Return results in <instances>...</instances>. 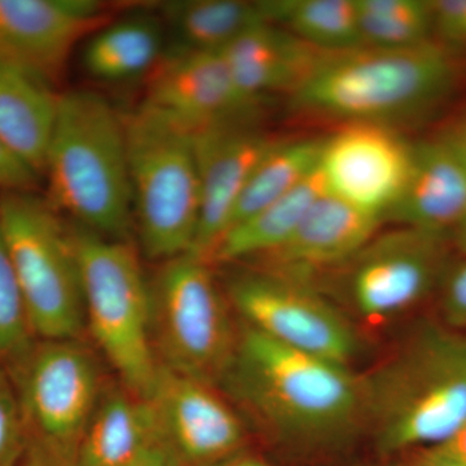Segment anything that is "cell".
<instances>
[{"instance_id": "6da1fadb", "label": "cell", "mask_w": 466, "mask_h": 466, "mask_svg": "<svg viewBox=\"0 0 466 466\" xmlns=\"http://www.w3.org/2000/svg\"><path fill=\"white\" fill-rule=\"evenodd\" d=\"M226 377L276 433L299 444L341 440L363 421V380L349 366L288 348L249 327Z\"/></svg>"}, {"instance_id": "7a4b0ae2", "label": "cell", "mask_w": 466, "mask_h": 466, "mask_svg": "<svg viewBox=\"0 0 466 466\" xmlns=\"http://www.w3.org/2000/svg\"><path fill=\"white\" fill-rule=\"evenodd\" d=\"M456 81L452 52L433 39L403 48L360 46L324 52L291 97L297 108L348 124L390 126L438 108Z\"/></svg>"}, {"instance_id": "3957f363", "label": "cell", "mask_w": 466, "mask_h": 466, "mask_svg": "<svg viewBox=\"0 0 466 466\" xmlns=\"http://www.w3.org/2000/svg\"><path fill=\"white\" fill-rule=\"evenodd\" d=\"M361 380L363 421L381 452L438 446L466 420V334L425 325Z\"/></svg>"}, {"instance_id": "277c9868", "label": "cell", "mask_w": 466, "mask_h": 466, "mask_svg": "<svg viewBox=\"0 0 466 466\" xmlns=\"http://www.w3.org/2000/svg\"><path fill=\"white\" fill-rule=\"evenodd\" d=\"M43 175L58 214L113 240H128L134 225L125 119L96 92L58 96Z\"/></svg>"}, {"instance_id": "5b68a950", "label": "cell", "mask_w": 466, "mask_h": 466, "mask_svg": "<svg viewBox=\"0 0 466 466\" xmlns=\"http://www.w3.org/2000/svg\"><path fill=\"white\" fill-rule=\"evenodd\" d=\"M86 328L125 389L146 400L158 375L152 339V294L130 242L76 226Z\"/></svg>"}, {"instance_id": "8992f818", "label": "cell", "mask_w": 466, "mask_h": 466, "mask_svg": "<svg viewBox=\"0 0 466 466\" xmlns=\"http://www.w3.org/2000/svg\"><path fill=\"white\" fill-rule=\"evenodd\" d=\"M135 227L144 254L170 260L192 250L201 213L192 135L146 109L125 119Z\"/></svg>"}, {"instance_id": "52a82bcc", "label": "cell", "mask_w": 466, "mask_h": 466, "mask_svg": "<svg viewBox=\"0 0 466 466\" xmlns=\"http://www.w3.org/2000/svg\"><path fill=\"white\" fill-rule=\"evenodd\" d=\"M0 231L36 339H79L86 328L72 231L46 198L0 195Z\"/></svg>"}, {"instance_id": "ba28073f", "label": "cell", "mask_w": 466, "mask_h": 466, "mask_svg": "<svg viewBox=\"0 0 466 466\" xmlns=\"http://www.w3.org/2000/svg\"><path fill=\"white\" fill-rule=\"evenodd\" d=\"M150 294L159 364L210 385L226 377L238 337L208 260L192 253L167 260Z\"/></svg>"}, {"instance_id": "9c48e42d", "label": "cell", "mask_w": 466, "mask_h": 466, "mask_svg": "<svg viewBox=\"0 0 466 466\" xmlns=\"http://www.w3.org/2000/svg\"><path fill=\"white\" fill-rule=\"evenodd\" d=\"M16 388L27 450L69 466L101 395L96 360L79 339H36L5 368Z\"/></svg>"}, {"instance_id": "30bf717a", "label": "cell", "mask_w": 466, "mask_h": 466, "mask_svg": "<svg viewBox=\"0 0 466 466\" xmlns=\"http://www.w3.org/2000/svg\"><path fill=\"white\" fill-rule=\"evenodd\" d=\"M449 233L400 226L377 233L345 263V299L364 323L381 325L437 294L451 262Z\"/></svg>"}, {"instance_id": "8fae6325", "label": "cell", "mask_w": 466, "mask_h": 466, "mask_svg": "<svg viewBox=\"0 0 466 466\" xmlns=\"http://www.w3.org/2000/svg\"><path fill=\"white\" fill-rule=\"evenodd\" d=\"M228 291L247 327L272 341L345 366L357 354L349 319L308 281L260 269L233 279Z\"/></svg>"}, {"instance_id": "7c38bea8", "label": "cell", "mask_w": 466, "mask_h": 466, "mask_svg": "<svg viewBox=\"0 0 466 466\" xmlns=\"http://www.w3.org/2000/svg\"><path fill=\"white\" fill-rule=\"evenodd\" d=\"M413 149L391 126L346 124L323 139L319 170L328 193L383 220L404 191Z\"/></svg>"}, {"instance_id": "4fadbf2b", "label": "cell", "mask_w": 466, "mask_h": 466, "mask_svg": "<svg viewBox=\"0 0 466 466\" xmlns=\"http://www.w3.org/2000/svg\"><path fill=\"white\" fill-rule=\"evenodd\" d=\"M159 440L175 464L217 466L238 455L244 426L210 383L159 366L148 397Z\"/></svg>"}, {"instance_id": "5bb4252c", "label": "cell", "mask_w": 466, "mask_h": 466, "mask_svg": "<svg viewBox=\"0 0 466 466\" xmlns=\"http://www.w3.org/2000/svg\"><path fill=\"white\" fill-rule=\"evenodd\" d=\"M257 104L236 84L222 52H170L140 108L193 135L248 119Z\"/></svg>"}, {"instance_id": "9a60e30c", "label": "cell", "mask_w": 466, "mask_h": 466, "mask_svg": "<svg viewBox=\"0 0 466 466\" xmlns=\"http://www.w3.org/2000/svg\"><path fill=\"white\" fill-rule=\"evenodd\" d=\"M201 189L198 235L189 253L208 260L228 229L233 208L276 140L248 124L228 122L192 135Z\"/></svg>"}, {"instance_id": "2e32d148", "label": "cell", "mask_w": 466, "mask_h": 466, "mask_svg": "<svg viewBox=\"0 0 466 466\" xmlns=\"http://www.w3.org/2000/svg\"><path fill=\"white\" fill-rule=\"evenodd\" d=\"M101 20L95 0H0V61L48 84Z\"/></svg>"}, {"instance_id": "e0dca14e", "label": "cell", "mask_w": 466, "mask_h": 466, "mask_svg": "<svg viewBox=\"0 0 466 466\" xmlns=\"http://www.w3.org/2000/svg\"><path fill=\"white\" fill-rule=\"evenodd\" d=\"M382 222L327 192L285 244L258 259L265 271L309 283L314 272L348 263L375 238Z\"/></svg>"}, {"instance_id": "ac0fdd59", "label": "cell", "mask_w": 466, "mask_h": 466, "mask_svg": "<svg viewBox=\"0 0 466 466\" xmlns=\"http://www.w3.org/2000/svg\"><path fill=\"white\" fill-rule=\"evenodd\" d=\"M466 218V168L443 137L415 144L400 201L386 219L400 226L449 233Z\"/></svg>"}, {"instance_id": "d6986e66", "label": "cell", "mask_w": 466, "mask_h": 466, "mask_svg": "<svg viewBox=\"0 0 466 466\" xmlns=\"http://www.w3.org/2000/svg\"><path fill=\"white\" fill-rule=\"evenodd\" d=\"M236 84L249 99L293 92L324 54L271 23L251 27L222 51Z\"/></svg>"}, {"instance_id": "ffe728a7", "label": "cell", "mask_w": 466, "mask_h": 466, "mask_svg": "<svg viewBox=\"0 0 466 466\" xmlns=\"http://www.w3.org/2000/svg\"><path fill=\"white\" fill-rule=\"evenodd\" d=\"M156 449H164L148 400L133 392L101 395L76 451L75 466H130Z\"/></svg>"}, {"instance_id": "44dd1931", "label": "cell", "mask_w": 466, "mask_h": 466, "mask_svg": "<svg viewBox=\"0 0 466 466\" xmlns=\"http://www.w3.org/2000/svg\"><path fill=\"white\" fill-rule=\"evenodd\" d=\"M47 82L0 61V142L39 175L56 118Z\"/></svg>"}, {"instance_id": "7402d4cb", "label": "cell", "mask_w": 466, "mask_h": 466, "mask_svg": "<svg viewBox=\"0 0 466 466\" xmlns=\"http://www.w3.org/2000/svg\"><path fill=\"white\" fill-rule=\"evenodd\" d=\"M161 16L175 38L171 52H222L251 27L271 23L267 2L244 0L167 2Z\"/></svg>"}, {"instance_id": "603a6c76", "label": "cell", "mask_w": 466, "mask_h": 466, "mask_svg": "<svg viewBox=\"0 0 466 466\" xmlns=\"http://www.w3.org/2000/svg\"><path fill=\"white\" fill-rule=\"evenodd\" d=\"M327 192L318 167L283 198L227 231L208 259L238 262L272 253L288 241L312 205Z\"/></svg>"}, {"instance_id": "cb8c5ba5", "label": "cell", "mask_w": 466, "mask_h": 466, "mask_svg": "<svg viewBox=\"0 0 466 466\" xmlns=\"http://www.w3.org/2000/svg\"><path fill=\"white\" fill-rule=\"evenodd\" d=\"M164 45L161 18L135 15L94 33L82 61L92 78L116 84L146 75L161 58Z\"/></svg>"}, {"instance_id": "d4e9b609", "label": "cell", "mask_w": 466, "mask_h": 466, "mask_svg": "<svg viewBox=\"0 0 466 466\" xmlns=\"http://www.w3.org/2000/svg\"><path fill=\"white\" fill-rule=\"evenodd\" d=\"M321 147L323 139L280 140L276 144L259 162L236 202L227 231L256 216L308 179L319 167Z\"/></svg>"}, {"instance_id": "484cf974", "label": "cell", "mask_w": 466, "mask_h": 466, "mask_svg": "<svg viewBox=\"0 0 466 466\" xmlns=\"http://www.w3.org/2000/svg\"><path fill=\"white\" fill-rule=\"evenodd\" d=\"M272 23L323 52H343L364 46L357 0L267 2Z\"/></svg>"}, {"instance_id": "4316f807", "label": "cell", "mask_w": 466, "mask_h": 466, "mask_svg": "<svg viewBox=\"0 0 466 466\" xmlns=\"http://www.w3.org/2000/svg\"><path fill=\"white\" fill-rule=\"evenodd\" d=\"M364 46L403 48L431 41V0H357Z\"/></svg>"}, {"instance_id": "83f0119b", "label": "cell", "mask_w": 466, "mask_h": 466, "mask_svg": "<svg viewBox=\"0 0 466 466\" xmlns=\"http://www.w3.org/2000/svg\"><path fill=\"white\" fill-rule=\"evenodd\" d=\"M35 341L23 293L0 231V367L12 366Z\"/></svg>"}, {"instance_id": "f1b7e54d", "label": "cell", "mask_w": 466, "mask_h": 466, "mask_svg": "<svg viewBox=\"0 0 466 466\" xmlns=\"http://www.w3.org/2000/svg\"><path fill=\"white\" fill-rule=\"evenodd\" d=\"M27 452V435L16 388L0 367V466H16Z\"/></svg>"}, {"instance_id": "f546056e", "label": "cell", "mask_w": 466, "mask_h": 466, "mask_svg": "<svg viewBox=\"0 0 466 466\" xmlns=\"http://www.w3.org/2000/svg\"><path fill=\"white\" fill-rule=\"evenodd\" d=\"M443 324L466 334V256L451 259L437 290Z\"/></svg>"}, {"instance_id": "4dcf8cb0", "label": "cell", "mask_w": 466, "mask_h": 466, "mask_svg": "<svg viewBox=\"0 0 466 466\" xmlns=\"http://www.w3.org/2000/svg\"><path fill=\"white\" fill-rule=\"evenodd\" d=\"M433 35L444 48L466 50V0H431Z\"/></svg>"}, {"instance_id": "1f68e13d", "label": "cell", "mask_w": 466, "mask_h": 466, "mask_svg": "<svg viewBox=\"0 0 466 466\" xmlns=\"http://www.w3.org/2000/svg\"><path fill=\"white\" fill-rule=\"evenodd\" d=\"M39 174L0 142V192H33Z\"/></svg>"}, {"instance_id": "d6a6232c", "label": "cell", "mask_w": 466, "mask_h": 466, "mask_svg": "<svg viewBox=\"0 0 466 466\" xmlns=\"http://www.w3.org/2000/svg\"><path fill=\"white\" fill-rule=\"evenodd\" d=\"M426 455L443 460L455 466H466V420L446 441L431 449L422 450Z\"/></svg>"}, {"instance_id": "836d02e7", "label": "cell", "mask_w": 466, "mask_h": 466, "mask_svg": "<svg viewBox=\"0 0 466 466\" xmlns=\"http://www.w3.org/2000/svg\"><path fill=\"white\" fill-rule=\"evenodd\" d=\"M443 139L466 168V118L453 126V128L444 135Z\"/></svg>"}, {"instance_id": "e575fe53", "label": "cell", "mask_w": 466, "mask_h": 466, "mask_svg": "<svg viewBox=\"0 0 466 466\" xmlns=\"http://www.w3.org/2000/svg\"><path fill=\"white\" fill-rule=\"evenodd\" d=\"M130 466H177L165 449H156Z\"/></svg>"}, {"instance_id": "d590c367", "label": "cell", "mask_w": 466, "mask_h": 466, "mask_svg": "<svg viewBox=\"0 0 466 466\" xmlns=\"http://www.w3.org/2000/svg\"><path fill=\"white\" fill-rule=\"evenodd\" d=\"M381 466H455L450 462L443 461V460L435 459L433 456L426 455L424 452H420L416 459L410 461L400 462V464H388Z\"/></svg>"}, {"instance_id": "8d00e7d4", "label": "cell", "mask_w": 466, "mask_h": 466, "mask_svg": "<svg viewBox=\"0 0 466 466\" xmlns=\"http://www.w3.org/2000/svg\"><path fill=\"white\" fill-rule=\"evenodd\" d=\"M452 247L458 249L461 256H466V218L452 232H451Z\"/></svg>"}, {"instance_id": "74e56055", "label": "cell", "mask_w": 466, "mask_h": 466, "mask_svg": "<svg viewBox=\"0 0 466 466\" xmlns=\"http://www.w3.org/2000/svg\"><path fill=\"white\" fill-rule=\"evenodd\" d=\"M217 466H269L262 459L256 456L236 455Z\"/></svg>"}, {"instance_id": "f35d334b", "label": "cell", "mask_w": 466, "mask_h": 466, "mask_svg": "<svg viewBox=\"0 0 466 466\" xmlns=\"http://www.w3.org/2000/svg\"><path fill=\"white\" fill-rule=\"evenodd\" d=\"M21 466H64L35 451L27 450L26 459Z\"/></svg>"}]
</instances>
